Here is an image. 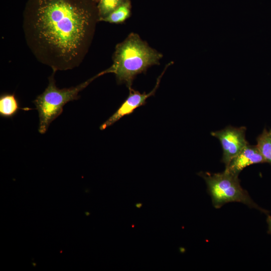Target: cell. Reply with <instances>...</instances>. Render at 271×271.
<instances>
[{"instance_id":"6da1fadb","label":"cell","mask_w":271,"mask_h":271,"mask_svg":"<svg viewBox=\"0 0 271 271\" xmlns=\"http://www.w3.org/2000/svg\"><path fill=\"white\" fill-rule=\"evenodd\" d=\"M90 11L71 0H37L23 28L26 43L36 58L53 72L78 67L91 33Z\"/></svg>"},{"instance_id":"5bb4252c","label":"cell","mask_w":271,"mask_h":271,"mask_svg":"<svg viewBox=\"0 0 271 271\" xmlns=\"http://www.w3.org/2000/svg\"><path fill=\"white\" fill-rule=\"evenodd\" d=\"M269 137L271 138V129L268 131Z\"/></svg>"},{"instance_id":"9a60e30c","label":"cell","mask_w":271,"mask_h":271,"mask_svg":"<svg viewBox=\"0 0 271 271\" xmlns=\"http://www.w3.org/2000/svg\"><path fill=\"white\" fill-rule=\"evenodd\" d=\"M85 214H86L87 216H88V215H89L90 214V213H89V212H85Z\"/></svg>"},{"instance_id":"30bf717a","label":"cell","mask_w":271,"mask_h":271,"mask_svg":"<svg viewBox=\"0 0 271 271\" xmlns=\"http://www.w3.org/2000/svg\"><path fill=\"white\" fill-rule=\"evenodd\" d=\"M256 141V146L265 162L271 164V138L266 129L258 136Z\"/></svg>"},{"instance_id":"5b68a950","label":"cell","mask_w":271,"mask_h":271,"mask_svg":"<svg viewBox=\"0 0 271 271\" xmlns=\"http://www.w3.org/2000/svg\"><path fill=\"white\" fill-rule=\"evenodd\" d=\"M246 129L244 126L235 127L228 126L221 130L211 132V135L220 142L223 150L221 161L225 167L249 144L245 139Z\"/></svg>"},{"instance_id":"2e32d148","label":"cell","mask_w":271,"mask_h":271,"mask_svg":"<svg viewBox=\"0 0 271 271\" xmlns=\"http://www.w3.org/2000/svg\"><path fill=\"white\" fill-rule=\"evenodd\" d=\"M95 1H97V0H95Z\"/></svg>"},{"instance_id":"8992f818","label":"cell","mask_w":271,"mask_h":271,"mask_svg":"<svg viewBox=\"0 0 271 271\" xmlns=\"http://www.w3.org/2000/svg\"><path fill=\"white\" fill-rule=\"evenodd\" d=\"M167 67H166L164 71L159 76L156 85L149 93H146L144 92L142 93L131 88H129V92L127 97L121 103L116 111L100 126V129H105L113 124L122 117L131 114L137 108L145 105L147 98L155 95Z\"/></svg>"},{"instance_id":"9c48e42d","label":"cell","mask_w":271,"mask_h":271,"mask_svg":"<svg viewBox=\"0 0 271 271\" xmlns=\"http://www.w3.org/2000/svg\"><path fill=\"white\" fill-rule=\"evenodd\" d=\"M130 4L129 1L125 0L101 21L113 24L122 23L130 16Z\"/></svg>"},{"instance_id":"7a4b0ae2","label":"cell","mask_w":271,"mask_h":271,"mask_svg":"<svg viewBox=\"0 0 271 271\" xmlns=\"http://www.w3.org/2000/svg\"><path fill=\"white\" fill-rule=\"evenodd\" d=\"M162 54L150 47L135 33L130 34L118 44L113 55L112 65L100 72L101 75L114 73L118 84H125L128 88L135 77L150 66L159 64Z\"/></svg>"},{"instance_id":"3957f363","label":"cell","mask_w":271,"mask_h":271,"mask_svg":"<svg viewBox=\"0 0 271 271\" xmlns=\"http://www.w3.org/2000/svg\"><path fill=\"white\" fill-rule=\"evenodd\" d=\"M55 73L49 77V84L44 92L33 101L39 114L38 131L41 134L46 133L51 122L62 113L64 106L78 100L79 93L97 78L96 75L75 87L59 89L55 84Z\"/></svg>"},{"instance_id":"8fae6325","label":"cell","mask_w":271,"mask_h":271,"mask_svg":"<svg viewBox=\"0 0 271 271\" xmlns=\"http://www.w3.org/2000/svg\"><path fill=\"white\" fill-rule=\"evenodd\" d=\"M124 0H99L98 6V20L101 21L109 14L121 5Z\"/></svg>"},{"instance_id":"ba28073f","label":"cell","mask_w":271,"mask_h":271,"mask_svg":"<svg viewBox=\"0 0 271 271\" xmlns=\"http://www.w3.org/2000/svg\"><path fill=\"white\" fill-rule=\"evenodd\" d=\"M21 108L18 99L15 93H5L0 96V116L5 118L15 116Z\"/></svg>"},{"instance_id":"4fadbf2b","label":"cell","mask_w":271,"mask_h":271,"mask_svg":"<svg viewBox=\"0 0 271 271\" xmlns=\"http://www.w3.org/2000/svg\"><path fill=\"white\" fill-rule=\"evenodd\" d=\"M143 204L142 203H137L135 204V206L138 208H140L142 207Z\"/></svg>"},{"instance_id":"7c38bea8","label":"cell","mask_w":271,"mask_h":271,"mask_svg":"<svg viewBox=\"0 0 271 271\" xmlns=\"http://www.w3.org/2000/svg\"><path fill=\"white\" fill-rule=\"evenodd\" d=\"M266 222L268 225V233L271 234V216L267 215Z\"/></svg>"},{"instance_id":"277c9868","label":"cell","mask_w":271,"mask_h":271,"mask_svg":"<svg viewBox=\"0 0 271 271\" xmlns=\"http://www.w3.org/2000/svg\"><path fill=\"white\" fill-rule=\"evenodd\" d=\"M205 180L213 206L218 209L230 202H239L266 213L250 198L248 193L240 185L238 176L226 171L210 173L201 172L198 174Z\"/></svg>"},{"instance_id":"52a82bcc","label":"cell","mask_w":271,"mask_h":271,"mask_svg":"<svg viewBox=\"0 0 271 271\" xmlns=\"http://www.w3.org/2000/svg\"><path fill=\"white\" fill-rule=\"evenodd\" d=\"M266 163L257 146H245L225 167V171L237 176L243 169L250 165Z\"/></svg>"}]
</instances>
